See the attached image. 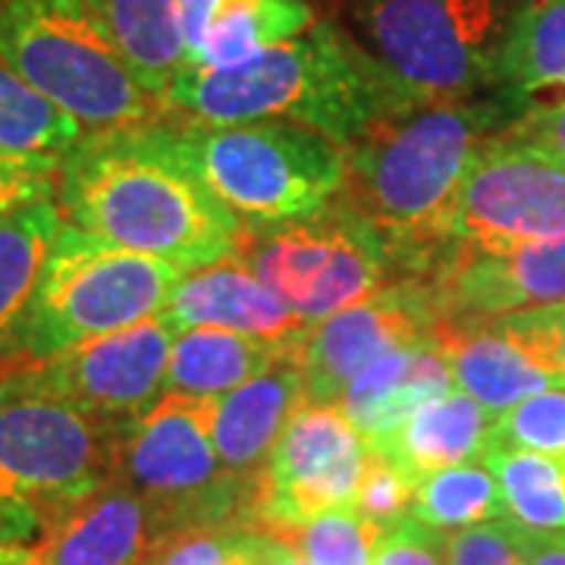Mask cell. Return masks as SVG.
I'll return each mask as SVG.
<instances>
[{"label": "cell", "mask_w": 565, "mask_h": 565, "mask_svg": "<svg viewBox=\"0 0 565 565\" xmlns=\"http://www.w3.org/2000/svg\"><path fill=\"white\" fill-rule=\"evenodd\" d=\"M54 202L70 226L180 270L233 258L243 243V223L185 161L177 117L88 132L61 158Z\"/></svg>", "instance_id": "cell-1"}, {"label": "cell", "mask_w": 565, "mask_h": 565, "mask_svg": "<svg viewBox=\"0 0 565 565\" xmlns=\"http://www.w3.org/2000/svg\"><path fill=\"white\" fill-rule=\"evenodd\" d=\"M163 104L192 122H299L340 148L422 107L359 41L327 20L239 66H185Z\"/></svg>", "instance_id": "cell-2"}, {"label": "cell", "mask_w": 565, "mask_h": 565, "mask_svg": "<svg viewBox=\"0 0 565 565\" xmlns=\"http://www.w3.org/2000/svg\"><path fill=\"white\" fill-rule=\"evenodd\" d=\"M519 120L503 98L422 104L345 148L340 192L384 233L399 277L427 280L449 252V217L481 145Z\"/></svg>", "instance_id": "cell-3"}, {"label": "cell", "mask_w": 565, "mask_h": 565, "mask_svg": "<svg viewBox=\"0 0 565 565\" xmlns=\"http://www.w3.org/2000/svg\"><path fill=\"white\" fill-rule=\"evenodd\" d=\"M177 132L185 161L243 226L305 221L345 189V148L299 122L177 117Z\"/></svg>", "instance_id": "cell-4"}, {"label": "cell", "mask_w": 565, "mask_h": 565, "mask_svg": "<svg viewBox=\"0 0 565 565\" xmlns=\"http://www.w3.org/2000/svg\"><path fill=\"white\" fill-rule=\"evenodd\" d=\"M120 430L0 367V515L32 550L54 512L114 481Z\"/></svg>", "instance_id": "cell-5"}, {"label": "cell", "mask_w": 565, "mask_h": 565, "mask_svg": "<svg viewBox=\"0 0 565 565\" xmlns=\"http://www.w3.org/2000/svg\"><path fill=\"white\" fill-rule=\"evenodd\" d=\"M0 57L85 132L173 117L79 0H0Z\"/></svg>", "instance_id": "cell-6"}, {"label": "cell", "mask_w": 565, "mask_h": 565, "mask_svg": "<svg viewBox=\"0 0 565 565\" xmlns=\"http://www.w3.org/2000/svg\"><path fill=\"white\" fill-rule=\"evenodd\" d=\"M214 408L217 399L167 393L122 424L114 478L145 500L161 537L182 527H255L258 484L217 456Z\"/></svg>", "instance_id": "cell-7"}, {"label": "cell", "mask_w": 565, "mask_h": 565, "mask_svg": "<svg viewBox=\"0 0 565 565\" xmlns=\"http://www.w3.org/2000/svg\"><path fill=\"white\" fill-rule=\"evenodd\" d=\"M180 277L177 264L63 223L41 270L17 364L44 362L70 345L158 318Z\"/></svg>", "instance_id": "cell-8"}, {"label": "cell", "mask_w": 565, "mask_h": 565, "mask_svg": "<svg viewBox=\"0 0 565 565\" xmlns=\"http://www.w3.org/2000/svg\"><path fill=\"white\" fill-rule=\"evenodd\" d=\"M236 258L308 327L403 280L384 233L343 195L305 221L245 226Z\"/></svg>", "instance_id": "cell-9"}, {"label": "cell", "mask_w": 565, "mask_h": 565, "mask_svg": "<svg viewBox=\"0 0 565 565\" xmlns=\"http://www.w3.org/2000/svg\"><path fill=\"white\" fill-rule=\"evenodd\" d=\"M359 44L422 104L493 92L500 0H355Z\"/></svg>", "instance_id": "cell-10"}, {"label": "cell", "mask_w": 565, "mask_h": 565, "mask_svg": "<svg viewBox=\"0 0 565 565\" xmlns=\"http://www.w3.org/2000/svg\"><path fill=\"white\" fill-rule=\"evenodd\" d=\"M565 236V163L515 139H487L449 217V248L509 252Z\"/></svg>", "instance_id": "cell-11"}, {"label": "cell", "mask_w": 565, "mask_h": 565, "mask_svg": "<svg viewBox=\"0 0 565 565\" xmlns=\"http://www.w3.org/2000/svg\"><path fill=\"white\" fill-rule=\"evenodd\" d=\"M177 330L161 318L70 345L44 362L7 364L20 384L110 422H132L163 396Z\"/></svg>", "instance_id": "cell-12"}, {"label": "cell", "mask_w": 565, "mask_h": 565, "mask_svg": "<svg viewBox=\"0 0 565 565\" xmlns=\"http://www.w3.org/2000/svg\"><path fill=\"white\" fill-rule=\"evenodd\" d=\"M367 446L340 405L305 403L280 434L255 490V527L286 531L355 505Z\"/></svg>", "instance_id": "cell-13"}, {"label": "cell", "mask_w": 565, "mask_h": 565, "mask_svg": "<svg viewBox=\"0 0 565 565\" xmlns=\"http://www.w3.org/2000/svg\"><path fill=\"white\" fill-rule=\"evenodd\" d=\"M440 323L444 315L430 282L403 277L371 299L311 327L296 355L308 403L337 405L349 384L384 355L434 343Z\"/></svg>", "instance_id": "cell-14"}, {"label": "cell", "mask_w": 565, "mask_h": 565, "mask_svg": "<svg viewBox=\"0 0 565 565\" xmlns=\"http://www.w3.org/2000/svg\"><path fill=\"white\" fill-rule=\"evenodd\" d=\"M446 323H484L565 302V236L509 248H449L427 277Z\"/></svg>", "instance_id": "cell-15"}, {"label": "cell", "mask_w": 565, "mask_h": 565, "mask_svg": "<svg viewBox=\"0 0 565 565\" xmlns=\"http://www.w3.org/2000/svg\"><path fill=\"white\" fill-rule=\"evenodd\" d=\"M158 318L170 323L177 333L195 327L248 333L280 345L289 355H299L311 330L236 255L195 270H182Z\"/></svg>", "instance_id": "cell-16"}, {"label": "cell", "mask_w": 565, "mask_h": 565, "mask_svg": "<svg viewBox=\"0 0 565 565\" xmlns=\"http://www.w3.org/2000/svg\"><path fill=\"white\" fill-rule=\"evenodd\" d=\"M158 537L145 500L114 478L47 519L32 565H145Z\"/></svg>", "instance_id": "cell-17"}, {"label": "cell", "mask_w": 565, "mask_h": 565, "mask_svg": "<svg viewBox=\"0 0 565 565\" xmlns=\"http://www.w3.org/2000/svg\"><path fill=\"white\" fill-rule=\"evenodd\" d=\"M452 393V371L434 343L408 345L390 352L359 374L343 396L340 408L359 430L364 446H377L396 434L415 412Z\"/></svg>", "instance_id": "cell-18"}, {"label": "cell", "mask_w": 565, "mask_h": 565, "mask_svg": "<svg viewBox=\"0 0 565 565\" xmlns=\"http://www.w3.org/2000/svg\"><path fill=\"white\" fill-rule=\"evenodd\" d=\"M305 403V377L296 355L221 396L214 408V446L223 465L258 484L286 424Z\"/></svg>", "instance_id": "cell-19"}, {"label": "cell", "mask_w": 565, "mask_h": 565, "mask_svg": "<svg viewBox=\"0 0 565 565\" xmlns=\"http://www.w3.org/2000/svg\"><path fill=\"white\" fill-rule=\"evenodd\" d=\"M434 345L444 352L452 371V384L484 405L490 415L525 403L531 396L565 386L563 377L550 374L527 359L515 343H509L490 321L440 323Z\"/></svg>", "instance_id": "cell-20"}, {"label": "cell", "mask_w": 565, "mask_h": 565, "mask_svg": "<svg viewBox=\"0 0 565 565\" xmlns=\"http://www.w3.org/2000/svg\"><path fill=\"white\" fill-rule=\"evenodd\" d=\"M493 95L519 114L565 98V0H519L505 17Z\"/></svg>", "instance_id": "cell-21"}, {"label": "cell", "mask_w": 565, "mask_h": 565, "mask_svg": "<svg viewBox=\"0 0 565 565\" xmlns=\"http://www.w3.org/2000/svg\"><path fill=\"white\" fill-rule=\"evenodd\" d=\"M493 418L484 405H478L462 390L449 393L437 403L424 405L408 422L390 434L377 446H367L374 452L386 456L393 465H399L405 475L422 484L424 478L484 459L490 449V430Z\"/></svg>", "instance_id": "cell-22"}, {"label": "cell", "mask_w": 565, "mask_h": 565, "mask_svg": "<svg viewBox=\"0 0 565 565\" xmlns=\"http://www.w3.org/2000/svg\"><path fill=\"white\" fill-rule=\"evenodd\" d=\"M88 17L114 41L139 85L167 102L170 85L185 70L177 0H79Z\"/></svg>", "instance_id": "cell-23"}, {"label": "cell", "mask_w": 565, "mask_h": 565, "mask_svg": "<svg viewBox=\"0 0 565 565\" xmlns=\"http://www.w3.org/2000/svg\"><path fill=\"white\" fill-rule=\"evenodd\" d=\"M63 223L54 199L0 217V367L22 359L25 321Z\"/></svg>", "instance_id": "cell-24"}, {"label": "cell", "mask_w": 565, "mask_h": 565, "mask_svg": "<svg viewBox=\"0 0 565 565\" xmlns=\"http://www.w3.org/2000/svg\"><path fill=\"white\" fill-rule=\"evenodd\" d=\"M280 359H289L280 345L217 327H195L177 333L167 364L163 396L221 399L248 381L262 377Z\"/></svg>", "instance_id": "cell-25"}, {"label": "cell", "mask_w": 565, "mask_h": 565, "mask_svg": "<svg viewBox=\"0 0 565 565\" xmlns=\"http://www.w3.org/2000/svg\"><path fill=\"white\" fill-rule=\"evenodd\" d=\"M311 25L315 13L305 0H217L202 47L189 66H239L277 44L299 39Z\"/></svg>", "instance_id": "cell-26"}, {"label": "cell", "mask_w": 565, "mask_h": 565, "mask_svg": "<svg viewBox=\"0 0 565 565\" xmlns=\"http://www.w3.org/2000/svg\"><path fill=\"white\" fill-rule=\"evenodd\" d=\"M484 465L500 484L509 519L541 534H565V459L527 449H487Z\"/></svg>", "instance_id": "cell-27"}, {"label": "cell", "mask_w": 565, "mask_h": 565, "mask_svg": "<svg viewBox=\"0 0 565 565\" xmlns=\"http://www.w3.org/2000/svg\"><path fill=\"white\" fill-rule=\"evenodd\" d=\"M88 132L57 104L39 95L0 57V148L20 154H70Z\"/></svg>", "instance_id": "cell-28"}, {"label": "cell", "mask_w": 565, "mask_h": 565, "mask_svg": "<svg viewBox=\"0 0 565 565\" xmlns=\"http://www.w3.org/2000/svg\"><path fill=\"white\" fill-rule=\"evenodd\" d=\"M412 515L437 531H462L505 515L503 493L487 465L468 462L424 478L415 490Z\"/></svg>", "instance_id": "cell-29"}, {"label": "cell", "mask_w": 565, "mask_h": 565, "mask_svg": "<svg viewBox=\"0 0 565 565\" xmlns=\"http://www.w3.org/2000/svg\"><path fill=\"white\" fill-rule=\"evenodd\" d=\"M381 534L384 525L371 522L355 505L330 509L305 525L274 531V537L292 546L308 565H371Z\"/></svg>", "instance_id": "cell-30"}, {"label": "cell", "mask_w": 565, "mask_h": 565, "mask_svg": "<svg viewBox=\"0 0 565 565\" xmlns=\"http://www.w3.org/2000/svg\"><path fill=\"white\" fill-rule=\"evenodd\" d=\"M490 449H527L565 459V386L544 390L497 415Z\"/></svg>", "instance_id": "cell-31"}, {"label": "cell", "mask_w": 565, "mask_h": 565, "mask_svg": "<svg viewBox=\"0 0 565 565\" xmlns=\"http://www.w3.org/2000/svg\"><path fill=\"white\" fill-rule=\"evenodd\" d=\"M546 534L500 515L446 537V565H531Z\"/></svg>", "instance_id": "cell-32"}, {"label": "cell", "mask_w": 565, "mask_h": 565, "mask_svg": "<svg viewBox=\"0 0 565 565\" xmlns=\"http://www.w3.org/2000/svg\"><path fill=\"white\" fill-rule=\"evenodd\" d=\"M490 323L509 343L519 345L537 367L565 381V302L503 315Z\"/></svg>", "instance_id": "cell-33"}, {"label": "cell", "mask_w": 565, "mask_h": 565, "mask_svg": "<svg viewBox=\"0 0 565 565\" xmlns=\"http://www.w3.org/2000/svg\"><path fill=\"white\" fill-rule=\"evenodd\" d=\"M418 484L405 475L399 465H393L386 456L367 449L362 468V481L355 490V509L364 512L377 525H393L412 512Z\"/></svg>", "instance_id": "cell-34"}, {"label": "cell", "mask_w": 565, "mask_h": 565, "mask_svg": "<svg viewBox=\"0 0 565 565\" xmlns=\"http://www.w3.org/2000/svg\"><path fill=\"white\" fill-rule=\"evenodd\" d=\"M57 180L61 158L0 148V217L17 214L29 204L57 199Z\"/></svg>", "instance_id": "cell-35"}, {"label": "cell", "mask_w": 565, "mask_h": 565, "mask_svg": "<svg viewBox=\"0 0 565 565\" xmlns=\"http://www.w3.org/2000/svg\"><path fill=\"white\" fill-rule=\"evenodd\" d=\"M239 527H182L158 537L145 565H226Z\"/></svg>", "instance_id": "cell-36"}, {"label": "cell", "mask_w": 565, "mask_h": 565, "mask_svg": "<svg viewBox=\"0 0 565 565\" xmlns=\"http://www.w3.org/2000/svg\"><path fill=\"white\" fill-rule=\"evenodd\" d=\"M371 565H446V534L408 512L384 527Z\"/></svg>", "instance_id": "cell-37"}, {"label": "cell", "mask_w": 565, "mask_h": 565, "mask_svg": "<svg viewBox=\"0 0 565 565\" xmlns=\"http://www.w3.org/2000/svg\"><path fill=\"white\" fill-rule=\"evenodd\" d=\"M509 132L565 163V98L531 104L509 126Z\"/></svg>", "instance_id": "cell-38"}, {"label": "cell", "mask_w": 565, "mask_h": 565, "mask_svg": "<svg viewBox=\"0 0 565 565\" xmlns=\"http://www.w3.org/2000/svg\"><path fill=\"white\" fill-rule=\"evenodd\" d=\"M177 7H180L182 41H185V66H189L192 57L199 54V47H202L204 32H207V22H211V13H214L217 0H177Z\"/></svg>", "instance_id": "cell-39"}, {"label": "cell", "mask_w": 565, "mask_h": 565, "mask_svg": "<svg viewBox=\"0 0 565 565\" xmlns=\"http://www.w3.org/2000/svg\"><path fill=\"white\" fill-rule=\"evenodd\" d=\"M255 565H308L289 544H282L280 537L258 531L255 527Z\"/></svg>", "instance_id": "cell-40"}, {"label": "cell", "mask_w": 565, "mask_h": 565, "mask_svg": "<svg viewBox=\"0 0 565 565\" xmlns=\"http://www.w3.org/2000/svg\"><path fill=\"white\" fill-rule=\"evenodd\" d=\"M0 565H32V544H25L0 515Z\"/></svg>", "instance_id": "cell-41"}, {"label": "cell", "mask_w": 565, "mask_h": 565, "mask_svg": "<svg viewBox=\"0 0 565 565\" xmlns=\"http://www.w3.org/2000/svg\"><path fill=\"white\" fill-rule=\"evenodd\" d=\"M531 565H565V534H546Z\"/></svg>", "instance_id": "cell-42"}, {"label": "cell", "mask_w": 565, "mask_h": 565, "mask_svg": "<svg viewBox=\"0 0 565 565\" xmlns=\"http://www.w3.org/2000/svg\"><path fill=\"white\" fill-rule=\"evenodd\" d=\"M226 565H255V527H239Z\"/></svg>", "instance_id": "cell-43"}]
</instances>
